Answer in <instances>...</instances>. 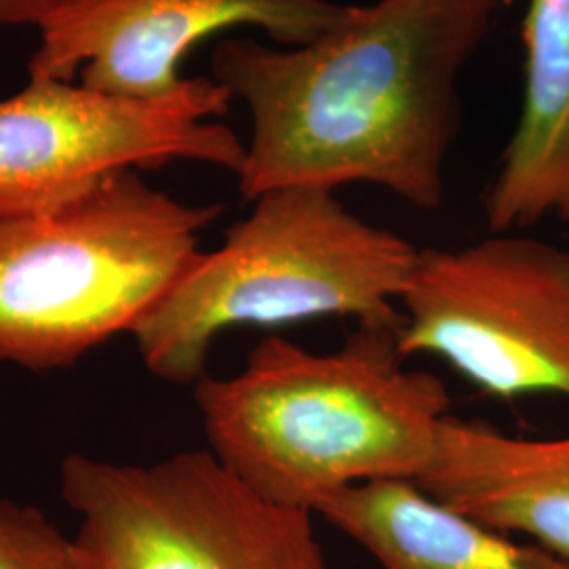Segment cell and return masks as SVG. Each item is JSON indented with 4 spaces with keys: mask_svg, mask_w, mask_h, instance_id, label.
<instances>
[{
    "mask_svg": "<svg viewBox=\"0 0 569 569\" xmlns=\"http://www.w3.org/2000/svg\"><path fill=\"white\" fill-rule=\"evenodd\" d=\"M399 323H366L331 352L268 336L228 378L194 385L209 451L247 488L315 512L345 489L418 481L449 416L446 382L407 369Z\"/></svg>",
    "mask_w": 569,
    "mask_h": 569,
    "instance_id": "2",
    "label": "cell"
},
{
    "mask_svg": "<svg viewBox=\"0 0 569 569\" xmlns=\"http://www.w3.org/2000/svg\"><path fill=\"white\" fill-rule=\"evenodd\" d=\"M420 249L352 213L338 192L281 188L201 251L131 333L146 369L197 385L230 329L300 326L327 317L399 323Z\"/></svg>",
    "mask_w": 569,
    "mask_h": 569,
    "instance_id": "3",
    "label": "cell"
},
{
    "mask_svg": "<svg viewBox=\"0 0 569 569\" xmlns=\"http://www.w3.org/2000/svg\"><path fill=\"white\" fill-rule=\"evenodd\" d=\"M317 515L380 569H569V559L489 528L432 498L416 481L345 489Z\"/></svg>",
    "mask_w": 569,
    "mask_h": 569,
    "instance_id": "11",
    "label": "cell"
},
{
    "mask_svg": "<svg viewBox=\"0 0 569 569\" xmlns=\"http://www.w3.org/2000/svg\"><path fill=\"white\" fill-rule=\"evenodd\" d=\"M502 0H373L305 44L224 39L211 79L243 103L244 201L367 183L416 209L446 201L460 81Z\"/></svg>",
    "mask_w": 569,
    "mask_h": 569,
    "instance_id": "1",
    "label": "cell"
},
{
    "mask_svg": "<svg viewBox=\"0 0 569 569\" xmlns=\"http://www.w3.org/2000/svg\"><path fill=\"white\" fill-rule=\"evenodd\" d=\"M519 121L483 209L491 232L569 222V0H529Z\"/></svg>",
    "mask_w": 569,
    "mask_h": 569,
    "instance_id": "10",
    "label": "cell"
},
{
    "mask_svg": "<svg viewBox=\"0 0 569 569\" xmlns=\"http://www.w3.org/2000/svg\"><path fill=\"white\" fill-rule=\"evenodd\" d=\"M451 509L569 559V437H512L449 413L416 481Z\"/></svg>",
    "mask_w": 569,
    "mask_h": 569,
    "instance_id": "9",
    "label": "cell"
},
{
    "mask_svg": "<svg viewBox=\"0 0 569 569\" xmlns=\"http://www.w3.org/2000/svg\"><path fill=\"white\" fill-rule=\"evenodd\" d=\"M230 103L228 89L203 77L159 98L30 79L0 100V216L56 209L129 169L188 161L237 176L244 142L218 122Z\"/></svg>",
    "mask_w": 569,
    "mask_h": 569,
    "instance_id": "7",
    "label": "cell"
},
{
    "mask_svg": "<svg viewBox=\"0 0 569 569\" xmlns=\"http://www.w3.org/2000/svg\"><path fill=\"white\" fill-rule=\"evenodd\" d=\"M220 213L129 169L56 209L0 216V363L63 369L131 336L201 253Z\"/></svg>",
    "mask_w": 569,
    "mask_h": 569,
    "instance_id": "4",
    "label": "cell"
},
{
    "mask_svg": "<svg viewBox=\"0 0 569 569\" xmlns=\"http://www.w3.org/2000/svg\"><path fill=\"white\" fill-rule=\"evenodd\" d=\"M63 0H0V28L13 26H34L60 7Z\"/></svg>",
    "mask_w": 569,
    "mask_h": 569,
    "instance_id": "13",
    "label": "cell"
},
{
    "mask_svg": "<svg viewBox=\"0 0 569 569\" xmlns=\"http://www.w3.org/2000/svg\"><path fill=\"white\" fill-rule=\"evenodd\" d=\"M336 0H63L41 26L30 79L82 82L122 98H159L186 79L183 60L209 37L256 28L305 44L345 16Z\"/></svg>",
    "mask_w": 569,
    "mask_h": 569,
    "instance_id": "8",
    "label": "cell"
},
{
    "mask_svg": "<svg viewBox=\"0 0 569 569\" xmlns=\"http://www.w3.org/2000/svg\"><path fill=\"white\" fill-rule=\"evenodd\" d=\"M60 489L91 569H329L315 512L266 500L209 449L152 465L68 456Z\"/></svg>",
    "mask_w": 569,
    "mask_h": 569,
    "instance_id": "5",
    "label": "cell"
},
{
    "mask_svg": "<svg viewBox=\"0 0 569 569\" xmlns=\"http://www.w3.org/2000/svg\"><path fill=\"white\" fill-rule=\"evenodd\" d=\"M399 348L446 361L488 397L569 401V251L512 232L420 249Z\"/></svg>",
    "mask_w": 569,
    "mask_h": 569,
    "instance_id": "6",
    "label": "cell"
},
{
    "mask_svg": "<svg viewBox=\"0 0 569 569\" xmlns=\"http://www.w3.org/2000/svg\"><path fill=\"white\" fill-rule=\"evenodd\" d=\"M0 569H91L74 538L44 512L0 502Z\"/></svg>",
    "mask_w": 569,
    "mask_h": 569,
    "instance_id": "12",
    "label": "cell"
}]
</instances>
